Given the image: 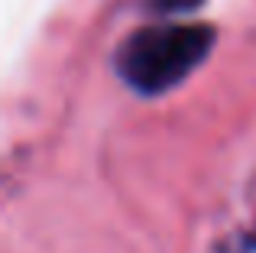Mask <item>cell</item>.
<instances>
[{
	"instance_id": "cell-1",
	"label": "cell",
	"mask_w": 256,
	"mask_h": 253,
	"mask_svg": "<svg viewBox=\"0 0 256 253\" xmlns=\"http://www.w3.org/2000/svg\"><path fill=\"white\" fill-rule=\"evenodd\" d=\"M211 42L214 30L201 23L146 26L120 42L114 65L133 91L162 94L198 68Z\"/></svg>"
},
{
	"instance_id": "cell-2",
	"label": "cell",
	"mask_w": 256,
	"mask_h": 253,
	"mask_svg": "<svg viewBox=\"0 0 256 253\" xmlns=\"http://www.w3.org/2000/svg\"><path fill=\"white\" fill-rule=\"evenodd\" d=\"M201 0H152V6L162 13H178V10H194Z\"/></svg>"
}]
</instances>
